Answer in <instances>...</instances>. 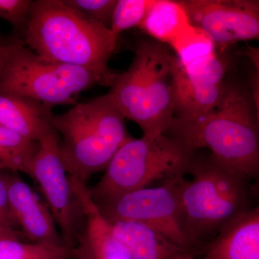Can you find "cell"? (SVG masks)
Wrapping results in <instances>:
<instances>
[{
	"instance_id": "1",
	"label": "cell",
	"mask_w": 259,
	"mask_h": 259,
	"mask_svg": "<svg viewBox=\"0 0 259 259\" xmlns=\"http://www.w3.org/2000/svg\"><path fill=\"white\" fill-rule=\"evenodd\" d=\"M164 134L192 152L207 148L248 180L258 176V112L251 94L237 85L227 84L222 98L209 111L174 117Z\"/></svg>"
},
{
	"instance_id": "2",
	"label": "cell",
	"mask_w": 259,
	"mask_h": 259,
	"mask_svg": "<svg viewBox=\"0 0 259 259\" xmlns=\"http://www.w3.org/2000/svg\"><path fill=\"white\" fill-rule=\"evenodd\" d=\"M23 35L24 45L46 60L112 72L108 62L117 39L64 0L32 1Z\"/></svg>"
},
{
	"instance_id": "3",
	"label": "cell",
	"mask_w": 259,
	"mask_h": 259,
	"mask_svg": "<svg viewBox=\"0 0 259 259\" xmlns=\"http://www.w3.org/2000/svg\"><path fill=\"white\" fill-rule=\"evenodd\" d=\"M51 124L59 136V153L66 171L84 185L106 168L131 138L125 117L108 94L54 115Z\"/></svg>"
},
{
	"instance_id": "4",
	"label": "cell",
	"mask_w": 259,
	"mask_h": 259,
	"mask_svg": "<svg viewBox=\"0 0 259 259\" xmlns=\"http://www.w3.org/2000/svg\"><path fill=\"white\" fill-rule=\"evenodd\" d=\"M175 58L168 46L141 40L128 69L118 74L107 93L124 117L138 124L144 136L164 134L175 117Z\"/></svg>"
},
{
	"instance_id": "5",
	"label": "cell",
	"mask_w": 259,
	"mask_h": 259,
	"mask_svg": "<svg viewBox=\"0 0 259 259\" xmlns=\"http://www.w3.org/2000/svg\"><path fill=\"white\" fill-rule=\"evenodd\" d=\"M181 185L186 231L197 248L233 220L250 209L248 181L209 155L194 156Z\"/></svg>"
},
{
	"instance_id": "6",
	"label": "cell",
	"mask_w": 259,
	"mask_h": 259,
	"mask_svg": "<svg viewBox=\"0 0 259 259\" xmlns=\"http://www.w3.org/2000/svg\"><path fill=\"white\" fill-rule=\"evenodd\" d=\"M196 152L166 134L129 138L110 160L101 180L89 194L96 205L123 194L146 188L156 181L163 183L185 177Z\"/></svg>"
},
{
	"instance_id": "7",
	"label": "cell",
	"mask_w": 259,
	"mask_h": 259,
	"mask_svg": "<svg viewBox=\"0 0 259 259\" xmlns=\"http://www.w3.org/2000/svg\"><path fill=\"white\" fill-rule=\"evenodd\" d=\"M118 74L46 60L23 42L0 75V95L27 97L51 107L74 105L80 94L97 85L111 87Z\"/></svg>"
},
{
	"instance_id": "8",
	"label": "cell",
	"mask_w": 259,
	"mask_h": 259,
	"mask_svg": "<svg viewBox=\"0 0 259 259\" xmlns=\"http://www.w3.org/2000/svg\"><path fill=\"white\" fill-rule=\"evenodd\" d=\"M185 177L133 191L97 207L108 222L141 223L193 254L197 248L186 231L181 200V185Z\"/></svg>"
},
{
	"instance_id": "9",
	"label": "cell",
	"mask_w": 259,
	"mask_h": 259,
	"mask_svg": "<svg viewBox=\"0 0 259 259\" xmlns=\"http://www.w3.org/2000/svg\"><path fill=\"white\" fill-rule=\"evenodd\" d=\"M30 177L40 187L65 246L73 251L84 227V215L61 161L59 136L53 126L39 140Z\"/></svg>"
},
{
	"instance_id": "10",
	"label": "cell",
	"mask_w": 259,
	"mask_h": 259,
	"mask_svg": "<svg viewBox=\"0 0 259 259\" xmlns=\"http://www.w3.org/2000/svg\"><path fill=\"white\" fill-rule=\"evenodd\" d=\"M191 25L225 49L259 36V2L255 0L180 1Z\"/></svg>"
},
{
	"instance_id": "11",
	"label": "cell",
	"mask_w": 259,
	"mask_h": 259,
	"mask_svg": "<svg viewBox=\"0 0 259 259\" xmlns=\"http://www.w3.org/2000/svg\"><path fill=\"white\" fill-rule=\"evenodd\" d=\"M8 180L10 211L19 231L27 241L64 245L50 211L30 186L17 175H8Z\"/></svg>"
},
{
	"instance_id": "12",
	"label": "cell",
	"mask_w": 259,
	"mask_h": 259,
	"mask_svg": "<svg viewBox=\"0 0 259 259\" xmlns=\"http://www.w3.org/2000/svg\"><path fill=\"white\" fill-rule=\"evenodd\" d=\"M83 215L84 227L73 250L81 259H134L110 231V226L92 200L86 185L71 178Z\"/></svg>"
},
{
	"instance_id": "13",
	"label": "cell",
	"mask_w": 259,
	"mask_h": 259,
	"mask_svg": "<svg viewBox=\"0 0 259 259\" xmlns=\"http://www.w3.org/2000/svg\"><path fill=\"white\" fill-rule=\"evenodd\" d=\"M204 259H259V209H249L215 236Z\"/></svg>"
},
{
	"instance_id": "14",
	"label": "cell",
	"mask_w": 259,
	"mask_h": 259,
	"mask_svg": "<svg viewBox=\"0 0 259 259\" xmlns=\"http://www.w3.org/2000/svg\"><path fill=\"white\" fill-rule=\"evenodd\" d=\"M108 223L113 236L134 259H194L190 252L144 224L134 221Z\"/></svg>"
},
{
	"instance_id": "15",
	"label": "cell",
	"mask_w": 259,
	"mask_h": 259,
	"mask_svg": "<svg viewBox=\"0 0 259 259\" xmlns=\"http://www.w3.org/2000/svg\"><path fill=\"white\" fill-rule=\"evenodd\" d=\"M226 85L213 84L191 76L175 56L173 65L175 117H192L209 111L222 98Z\"/></svg>"
},
{
	"instance_id": "16",
	"label": "cell",
	"mask_w": 259,
	"mask_h": 259,
	"mask_svg": "<svg viewBox=\"0 0 259 259\" xmlns=\"http://www.w3.org/2000/svg\"><path fill=\"white\" fill-rule=\"evenodd\" d=\"M51 108L27 97L0 95V125L38 142L52 127Z\"/></svg>"
},
{
	"instance_id": "17",
	"label": "cell",
	"mask_w": 259,
	"mask_h": 259,
	"mask_svg": "<svg viewBox=\"0 0 259 259\" xmlns=\"http://www.w3.org/2000/svg\"><path fill=\"white\" fill-rule=\"evenodd\" d=\"M190 25L180 1L152 0L139 28L153 40L169 47Z\"/></svg>"
},
{
	"instance_id": "18",
	"label": "cell",
	"mask_w": 259,
	"mask_h": 259,
	"mask_svg": "<svg viewBox=\"0 0 259 259\" xmlns=\"http://www.w3.org/2000/svg\"><path fill=\"white\" fill-rule=\"evenodd\" d=\"M185 69L201 64L217 54L216 47L207 35L192 25L168 47Z\"/></svg>"
},
{
	"instance_id": "19",
	"label": "cell",
	"mask_w": 259,
	"mask_h": 259,
	"mask_svg": "<svg viewBox=\"0 0 259 259\" xmlns=\"http://www.w3.org/2000/svg\"><path fill=\"white\" fill-rule=\"evenodd\" d=\"M0 147L11 162L13 172H21L30 177L32 161L38 150V142L0 125Z\"/></svg>"
},
{
	"instance_id": "20",
	"label": "cell",
	"mask_w": 259,
	"mask_h": 259,
	"mask_svg": "<svg viewBox=\"0 0 259 259\" xmlns=\"http://www.w3.org/2000/svg\"><path fill=\"white\" fill-rule=\"evenodd\" d=\"M73 251L64 245L7 239L0 241V259H69Z\"/></svg>"
},
{
	"instance_id": "21",
	"label": "cell",
	"mask_w": 259,
	"mask_h": 259,
	"mask_svg": "<svg viewBox=\"0 0 259 259\" xmlns=\"http://www.w3.org/2000/svg\"><path fill=\"white\" fill-rule=\"evenodd\" d=\"M152 0H117L110 30L116 38L125 30L139 27Z\"/></svg>"
},
{
	"instance_id": "22",
	"label": "cell",
	"mask_w": 259,
	"mask_h": 259,
	"mask_svg": "<svg viewBox=\"0 0 259 259\" xmlns=\"http://www.w3.org/2000/svg\"><path fill=\"white\" fill-rule=\"evenodd\" d=\"M68 6L110 29L117 0H64Z\"/></svg>"
},
{
	"instance_id": "23",
	"label": "cell",
	"mask_w": 259,
	"mask_h": 259,
	"mask_svg": "<svg viewBox=\"0 0 259 259\" xmlns=\"http://www.w3.org/2000/svg\"><path fill=\"white\" fill-rule=\"evenodd\" d=\"M31 0H0V18L6 20L19 32L28 25Z\"/></svg>"
},
{
	"instance_id": "24",
	"label": "cell",
	"mask_w": 259,
	"mask_h": 259,
	"mask_svg": "<svg viewBox=\"0 0 259 259\" xmlns=\"http://www.w3.org/2000/svg\"><path fill=\"white\" fill-rule=\"evenodd\" d=\"M8 176L0 171V226L19 231L10 211Z\"/></svg>"
},
{
	"instance_id": "25",
	"label": "cell",
	"mask_w": 259,
	"mask_h": 259,
	"mask_svg": "<svg viewBox=\"0 0 259 259\" xmlns=\"http://www.w3.org/2000/svg\"><path fill=\"white\" fill-rule=\"evenodd\" d=\"M21 44L23 41L20 37H6L0 33V75L13 51Z\"/></svg>"
},
{
	"instance_id": "26",
	"label": "cell",
	"mask_w": 259,
	"mask_h": 259,
	"mask_svg": "<svg viewBox=\"0 0 259 259\" xmlns=\"http://www.w3.org/2000/svg\"><path fill=\"white\" fill-rule=\"evenodd\" d=\"M7 239L19 240V241L28 242L21 232L0 226V241Z\"/></svg>"
},
{
	"instance_id": "27",
	"label": "cell",
	"mask_w": 259,
	"mask_h": 259,
	"mask_svg": "<svg viewBox=\"0 0 259 259\" xmlns=\"http://www.w3.org/2000/svg\"><path fill=\"white\" fill-rule=\"evenodd\" d=\"M0 171L13 172L11 162L1 147H0Z\"/></svg>"
}]
</instances>
